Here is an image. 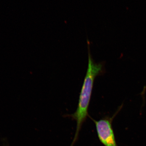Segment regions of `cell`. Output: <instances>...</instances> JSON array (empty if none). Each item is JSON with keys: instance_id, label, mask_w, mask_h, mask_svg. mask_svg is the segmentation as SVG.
I'll return each instance as SVG.
<instances>
[{"instance_id": "1", "label": "cell", "mask_w": 146, "mask_h": 146, "mask_svg": "<svg viewBox=\"0 0 146 146\" xmlns=\"http://www.w3.org/2000/svg\"><path fill=\"white\" fill-rule=\"evenodd\" d=\"M88 62V68L80 94L77 108L76 112L70 115L71 117L76 121L77 123L75 134L70 146H74L77 141L82 124L89 116L88 109L94 80L96 76L100 74L104 71L103 63H98L94 62L89 49Z\"/></svg>"}, {"instance_id": "2", "label": "cell", "mask_w": 146, "mask_h": 146, "mask_svg": "<svg viewBox=\"0 0 146 146\" xmlns=\"http://www.w3.org/2000/svg\"><path fill=\"white\" fill-rule=\"evenodd\" d=\"M119 111L112 117H106L99 121L92 119L96 125L99 139L104 146H118L112 127V122Z\"/></svg>"}, {"instance_id": "3", "label": "cell", "mask_w": 146, "mask_h": 146, "mask_svg": "<svg viewBox=\"0 0 146 146\" xmlns=\"http://www.w3.org/2000/svg\"><path fill=\"white\" fill-rule=\"evenodd\" d=\"M4 146H5V145H4Z\"/></svg>"}]
</instances>
